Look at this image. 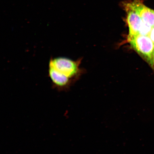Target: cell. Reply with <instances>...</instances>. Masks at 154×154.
I'll list each match as a JSON object with an SVG mask.
<instances>
[{
    "label": "cell",
    "instance_id": "obj_1",
    "mask_svg": "<svg viewBox=\"0 0 154 154\" xmlns=\"http://www.w3.org/2000/svg\"><path fill=\"white\" fill-rule=\"evenodd\" d=\"M79 62L63 57L50 58L48 71L53 78L65 87L70 88L72 80L78 75Z\"/></svg>",
    "mask_w": 154,
    "mask_h": 154
},
{
    "label": "cell",
    "instance_id": "obj_2",
    "mask_svg": "<svg viewBox=\"0 0 154 154\" xmlns=\"http://www.w3.org/2000/svg\"><path fill=\"white\" fill-rule=\"evenodd\" d=\"M131 47L152 66L154 65V43L148 35L138 34L128 38Z\"/></svg>",
    "mask_w": 154,
    "mask_h": 154
},
{
    "label": "cell",
    "instance_id": "obj_3",
    "mask_svg": "<svg viewBox=\"0 0 154 154\" xmlns=\"http://www.w3.org/2000/svg\"><path fill=\"white\" fill-rule=\"evenodd\" d=\"M125 9H129L135 11L139 15L144 23L154 26V11L149 8L140 0H132L123 3Z\"/></svg>",
    "mask_w": 154,
    "mask_h": 154
},
{
    "label": "cell",
    "instance_id": "obj_4",
    "mask_svg": "<svg viewBox=\"0 0 154 154\" xmlns=\"http://www.w3.org/2000/svg\"><path fill=\"white\" fill-rule=\"evenodd\" d=\"M127 13L126 22L129 29L128 38L140 34L144 22L135 11L129 9H125Z\"/></svg>",
    "mask_w": 154,
    "mask_h": 154
},
{
    "label": "cell",
    "instance_id": "obj_5",
    "mask_svg": "<svg viewBox=\"0 0 154 154\" xmlns=\"http://www.w3.org/2000/svg\"><path fill=\"white\" fill-rule=\"evenodd\" d=\"M148 36L151 38V39L154 43V26L152 28Z\"/></svg>",
    "mask_w": 154,
    "mask_h": 154
}]
</instances>
